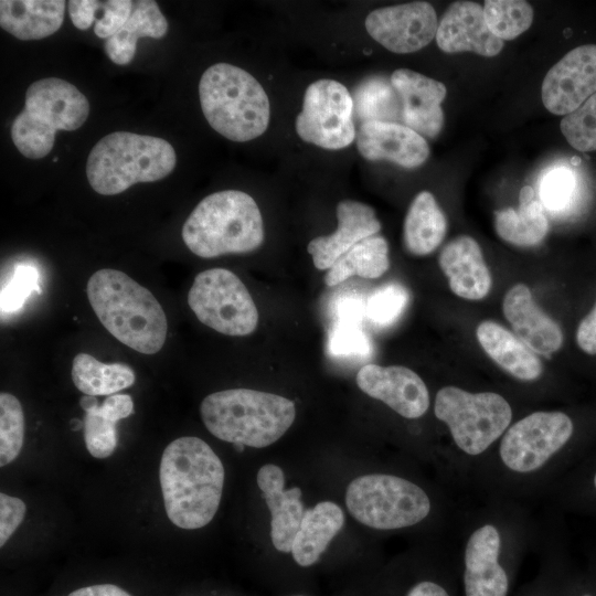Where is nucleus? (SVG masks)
Returning <instances> with one entry per match:
<instances>
[{"label": "nucleus", "mask_w": 596, "mask_h": 596, "mask_svg": "<svg viewBox=\"0 0 596 596\" xmlns=\"http://www.w3.org/2000/svg\"><path fill=\"white\" fill-rule=\"evenodd\" d=\"M483 14L489 30L501 41L513 40L533 21V9L523 0H487Z\"/></svg>", "instance_id": "f704fd0d"}, {"label": "nucleus", "mask_w": 596, "mask_h": 596, "mask_svg": "<svg viewBox=\"0 0 596 596\" xmlns=\"http://www.w3.org/2000/svg\"><path fill=\"white\" fill-rule=\"evenodd\" d=\"M102 2L95 0H70L67 1V10L72 23L78 30H87L94 21L96 13L99 11Z\"/></svg>", "instance_id": "37998d69"}, {"label": "nucleus", "mask_w": 596, "mask_h": 596, "mask_svg": "<svg viewBox=\"0 0 596 596\" xmlns=\"http://www.w3.org/2000/svg\"><path fill=\"white\" fill-rule=\"evenodd\" d=\"M434 412L449 427L455 444L472 456L497 440L512 418L511 406L501 395L470 393L456 386L437 392Z\"/></svg>", "instance_id": "1a4fd4ad"}, {"label": "nucleus", "mask_w": 596, "mask_h": 596, "mask_svg": "<svg viewBox=\"0 0 596 596\" xmlns=\"http://www.w3.org/2000/svg\"><path fill=\"white\" fill-rule=\"evenodd\" d=\"M356 148L370 161L386 160L406 169L422 166L429 156L426 139L401 123L365 121L356 132Z\"/></svg>", "instance_id": "f3484780"}, {"label": "nucleus", "mask_w": 596, "mask_h": 596, "mask_svg": "<svg viewBox=\"0 0 596 596\" xmlns=\"http://www.w3.org/2000/svg\"><path fill=\"white\" fill-rule=\"evenodd\" d=\"M336 320H353L362 322L365 317V300L359 296H342L334 305Z\"/></svg>", "instance_id": "a18cd8bd"}, {"label": "nucleus", "mask_w": 596, "mask_h": 596, "mask_svg": "<svg viewBox=\"0 0 596 596\" xmlns=\"http://www.w3.org/2000/svg\"><path fill=\"white\" fill-rule=\"evenodd\" d=\"M343 523V511L332 501H321L307 509L291 545L295 562L302 567L313 565Z\"/></svg>", "instance_id": "bb28decb"}, {"label": "nucleus", "mask_w": 596, "mask_h": 596, "mask_svg": "<svg viewBox=\"0 0 596 596\" xmlns=\"http://www.w3.org/2000/svg\"><path fill=\"white\" fill-rule=\"evenodd\" d=\"M596 93V45H581L546 73L542 102L554 115H568Z\"/></svg>", "instance_id": "4468645a"}, {"label": "nucleus", "mask_w": 596, "mask_h": 596, "mask_svg": "<svg viewBox=\"0 0 596 596\" xmlns=\"http://www.w3.org/2000/svg\"><path fill=\"white\" fill-rule=\"evenodd\" d=\"M88 114L87 98L73 84L57 77L39 79L28 87L24 107L12 121V141L25 158H43L56 131L78 129Z\"/></svg>", "instance_id": "0eeeda50"}, {"label": "nucleus", "mask_w": 596, "mask_h": 596, "mask_svg": "<svg viewBox=\"0 0 596 596\" xmlns=\"http://www.w3.org/2000/svg\"><path fill=\"white\" fill-rule=\"evenodd\" d=\"M573 434L572 419L562 412H535L514 423L500 443L503 464L517 472L541 468Z\"/></svg>", "instance_id": "f8f14e48"}, {"label": "nucleus", "mask_w": 596, "mask_h": 596, "mask_svg": "<svg viewBox=\"0 0 596 596\" xmlns=\"http://www.w3.org/2000/svg\"><path fill=\"white\" fill-rule=\"evenodd\" d=\"M594 485H595V488H596V473H595V477H594Z\"/></svg>", "instance_id": "09e8293b"}, {"label": "nucleus", "mask_w": 596, "mask_h": 596, "mask_svg": "<svg viewBox=\"0 0 596 596\" xmlns=\"http://www.w3.org/2000/svg\"><path fill=\"white\" fill-rule=\"evenodd\" d=\"M579 192L576 171L556 163L543 171L538 182V196L544 210L553 215L564 214L575 203Z\"/></svg>", "instance_id": "72a5a7b5"}, {"label": "nucleus", "mask_w": 596, "mask_h": 596, "mask_svg": "<svg viewBox=\"0 0 596 596\" xmlns=\"http://www.w3.org/2000/svg\"><path fill=\"white\" fill-rule=\"evenodd\" d=\"M447 220L428 191L419 192L412 201L405 216L403 241L406 249L416 256L434 252L445 238Z\"/></svg>", "instance_id": "c756f323"}, {"label": "nucleus", "mask_w": 596, "mask_h": 596, "mask_svg": "<svg viewBox=\"0 0 596 596\" xmlns=\"http://www.w3.org/2000/svg\"><path fill=\"white\" fill-rule=\"evenodd\" d=\"M67 596H131L114 584H96L73 590Z\"/></svg>", "instance_id": "49530a36"}, {"label": "nucleus", "mask_w": 596, "mask_h": 596, "mask_svg": "<svg viewBox=\"0 0 596 596\" xmlns=\"http://www.w3.org/2000/svg\"><path fill=\"white\" fill-rule=\"evenodd\" d=\"M502 310L515 336L534 353L550 355L562 347L561 327L535 304L526 285L515 284L505 292Z\"/></svg>", "instance_id": "aec40b11"}, {"label": "nucleus", "mask_w": 596, "mask_h": 596, "mask_svg": "<svg viewBox=\"0 0 596 596\" xmlns=\"http://www.w3.org/2000/svg\"><path fill=\"white\" fill-rule=\"evenodd\" d=\"M406 596H449L448 593L434 582H421L409 589Z\"/></svg>", "instance_id": "de8ad7c7"}, {"label": "nucleus", "mask_w": 596, "mask_h": 596, "mask_svg": "<svg viewBox=\"0 0 596 596\" xmlns=\"http://www.w3.org/2000/svg\"><path fill=\"white\" fill-rule=\"evenodd\" d=\"M437 14L425 1L379 8L365 19L368 33L386 50L398 53L419 51L436 38Z\"/></svg>", "instance_id": "ddd939ff"}, {"label": "nucleus", "mask_w": 596, "mask_h": 596, "mask_svg": "<svg viewBox=\"0 0 596 596\" xmlns=\"http://www.w3.org/2000/svg\"><path fill=\"white\" fill-rule=\"evenodd\" d=\"M72 380L84 395H113L136 381L134 370L125 363H103L88 353H78L72 363Z\"/></svg>", "instance_id": "2f4dec72"}, {"label": "nucleus", "mask_w": 596, "mask_h": 596, "mask_svg": "<svg viewBox=\"0 0 596 596\" xmlns=\"http://www.w3.org/2000/svg\"><path fill=\"white\" fill-rule=\"evenodd\" d=\"M494 228L500 238L520 247L535 246L544 240L549 222L532 187L521 189L518 210L508 207L494 212Z\"/></svg>", "instance_id": "cd10ccee"}, {"label": "nucleus", "mask_w": 596, "mask_h": 596, "mask_svg": "<svg viewBox=\"0 0 596 596\" xmlns=\"http://www.w3.org/2000/svg\"><path fill=\"white\" fill-rule=\"evenodd\" d=\"M476 336L485 352L515 379L533 381L542 374L543 365L536 353L499 323L482 321Z\"/></svg>", "instance_id": "a878e982"}, {"label": "nucleus", "mask_w": 596, "mask_h": 596, "mask_svg": "<svg viewBox=\"0 0 596 596\" xmlns=\"http://www.w3.org/2000/svg\"><path fill=\"white\" fill-rule=\"evenodd\" d=\"M585 596H589V595H585Z\"/></svg>", "instance_id": "8fccbe9b"}, {"label": "nucleus", "mask_w": 596, "mask_h": 596, "mask_svg": "<svg viewBox=\"0 0 596 596\" xmlns=\"http://www.w3.org/2000/svg\"><path fill=\"white\" fill-rule=\"evenodd\" d=\"M86 295L100 323L119 342L143 354L166 341V313L150 290L121 270L104 268L87 281Z\"/></svg>", "instance_id": "f03ea898"}, {"label": "nucleus", "mask_w": 596, "mask_h": 596, "mask_svg": "<svg viewBox=\"0 0 596 596\" xmlns=\"http://www.w3.org/2000/svg\"><path fill=\"white\" fill-rule=\"evenodd\" d=\"M561 131L577 151H596V93L561 121Z\"/></svg>", "instance_id": "4c0bfd02"}, {"label": "nucleus", "mask_w": 596, "mask_h": 596, "mask_svg": "<svg viewBox=\"0 0 596 596\" xmlns=\"http://www.w3.org/2000/svg\"><path fill=\"white\" fill-rule=\"evenodd\" d=\"M177 156L167 140L128 131L103 137L86 162L87 180L99 194L115 195L139 182H153L169 175Z\"/></svg>", "instance_id": "423d86ee"}, {"label": "nucleus", "mask_w": 596, "mask_h": 596, "mask_svg": "<svg viewBox=\"0 0 596 596\" xmlns=\"http://www.w3.org/2000/svg\"><path fill=\"white\" fill-rule=\"evenodd\" d=\"M390 267L389 245L380 235L362 240L340 256L328 269L324 284L336 286L349 277L366 279L381 277Z\"/></svg>", "instance_id": "7c9ffc66"}, {"label": "nucleus", "mask_w": 596, "mask_h": 596, "mask_svg": "<svg viewBox=\"0 0 596 596\" xmlns=\"http://www.w3.org/2000/svg\"><path fill=\"white\" fill-rule=\"evenodd\" d=\"M356 384L366 395L382 401L405 418H418L429 406L424 381L406 366L366 364L359 370Z\"/></svg>", "instance_id": "2eb2a0df"}, {"label": "nucleus", "mask_w": 596, "mask_h": 596, "mask_svg": "<svg viewBox=\"0 0 596 596\" xmlns=\"http://www.w3.org/2000/svg\"><path fill=\"white\" fill-rule=\"evenodd\" d=\"M160 486L169 520L178 528L194 530L214 518L223 492L224 466L201 438L180 437L163 450Z\"/></svg>", "instance_id": "f257e3e1"}, {"label": "nucleus", "mask_w": 596, "mask_h": 596, "mask_svg": "<svg viewBox=\"0 0 596 596\" xmlns=\"http://www.w3.org/2000/svg\"><path fill=\"white\" fill-rule=\"evenodd\" d=\"M353 114L365 121L403 123L401 98L384 76L363 79L353 93Z\"/></svg>", "instance_id": "473e14b6"}, {"label": "nucleus", "mask_w": 596, "mask_h": 596, "mask_svg": "<svg viewBox=\"0 0 596 596\" xmlns=\"http://www.w3.org/2000/svg\"><path fill=\"white\" fill-rule=\"evenodd\" d=\"M24 439V415L20 401L12 394H0V466L13 461Z\"/></svg>", "instance_id": "c9c22d12"}, {"label": "nucleus", "mask_w": 596, "mask_h": 596, "mask_svg": "<svg viewBox=\"0 0 596 596\" xmlns=\"http://www.w3.org/2000/svg\"><path fill=\"white\" fill-rule=\"evenodd\" d=\"M345 504L356 521L377 530L412 526L430 511L429 498L417 485L382 473L353 479L347 488Z\"/></svg>", "instance_id": "6e6552de"}, {"label": "nucleus", "mask_w": 596, "mask_h": 596, "mask_svg": "<svg viewBox=\"0 0 596 596\" xmlns=\"http://www.w3.org/2000/svg\"><path fill=\"white\" fill-rule=\"evenodd\" d=\"M200 415L216 438L234 445L264 448L277 441L292 425V401L277 394L230 389L205 396Z\"/></svg>", "instance_id": "7ed1b4c3"}, {"label": "nucleus", "mask_w": 596, "mask_h": 596, "mask_svg": "<svg viewBox=\"0 0 596 596\" xmlns=\"http://www.w3.org/2000/svg\"><path fill=\"white\" fill-rule=\"evenodd\" d=\"M203 115L223 137L245 142L263 135L269 124V99L258 81L227 63L207 67L199 83Z\"/></svg>", "instance_id": "39448f33"}, {"label": "nucleus", "mask_w": 596, "mask_h": 596, "mask_svg": "<svg viewBox=\"0 0 596 596\" xmlns=\"http://www.w3.org/2000/svg\"><path fill=\"white\" fill-rule=\"evenodd\" d=\"M40 274L36 267L20 263L14 266L11 279L1 289V313H13L22 308L30 295L41 292Z\"/></svg>", "instance_id": "ea45409f"}, {"label": "nucleus", "mask_w": 596, "mask_h": 596, "mask_svg": "<svg viewBox=\"0 0 596 596\" xmlns=\"http://www.w3.org/2000/svg\"><path fill=\"white\" fill-rule=\"evenodd\" d=\"M257 485L269 509L270 538L276 550L290 553L292 541L302 520L305 508L301 489H284L285 476L280 467L267 464L257 472Z\"/></svg>", "instance_id": "4be33fe9"}, {"label": "nucleus", "mask_w": 596, "mask_h": 596, "mask_svg": "<svg viewBox=\"0 0 596 596\" xmlns=\"http://www.w3.org/2000/svg\"><path fill=\"white\" fill-rule=\"evenodd\" d=\"M168 32V22L156 1H134L125 25L105 42L107 56L117 65L129 64L136 53L139 38L161 39Z\"/></svg>", "instance_id": "c85d7f7f"}, {"label": "nucleus", "mask_w": 596, "mask_h": 596, "mask_svg": "<svg viewBox=\"0 0 596 596\" xmlns=\"http://www.w3.org/2000/svg\"><path fill=\"white\" fill-rule=\"evenodd\" d=\"M337 217L338 227L332 234L315 237L307 246L315 267L320 270L329 269L352 246L381 230L374 210L359 201H340Z\"/></svg>", "instance_id": "6ab92c4d"}, {"label": "nucleus", "mask_w": 596, "mask_h": 596, "mask_svg": "<svg viewBox=\"0 0 596 596\" xmlns=\"http://www.w3.org/2000/svg\"><path fill=\"white\" fill-rule=\"evenodd\" d=\"M576 342L582 351L596 354V302L588 315L579 322Z\"/></svg>", "instance_id": "c03bdc74"}, {"label": "nucleus", "mask_w": 596, "mask_h": 596, "mask_svg": "<svg viewBox=\"0 0 596 596\" xmlns=\"http://www.w3.org/2000/svg\"><path fill=\"white\" fill-rule=\"evenodd\" d=\"M390 79L401 98L403 124L423 137L435 138L444 125L445 85L407 68L394 71Z\"/></svg>", "instance_id": "dca6fc26"}, {"label": "nucleus", "mask_w": 596, "mask_h": 596, "mask_svg": "<svg viewBox=\"0 0 596 596\" xmlns=\"http://www.w3.org/2000/svg\"><path fill=\"white\" fill-rule=\"evenodd\" d=\"M79 405L84 409V441L95 458H107L117 448L116 424L134 413V401L128 394H113L98 404L96 396L83 395Z\"/></svg>", "instance_id": "b1692460"}, {"label": "nucleus", "mask_w": 596, "mask_h": 596, "mask_svg": "<svg viewBox=\"0 0 596 596\" xmlns=\"http://www.w3.org/2000/svg\"><path fill=\"white\" fill-rule=\"evenodd\" d=\"M500 534L487 524L469 538L465 551L466 596H507L509 579L499 564Z\"/></svg>", "instance_id": "412c9836"}, {"label": "nucleus", "mask_w": 596, "mask_h": 596, "mask_svg": "<svg viewBox=\"0 0 596 596\" xmlns=\"http://www.w3.org/2000/svg\"><path fill=\"white\" fill-rule=\"evenodd\" d=\"M188 304L203 324L222 334L247 336L258 323V310L249 291L225 268L199 273L189 290Z\"/></svg>", "instance_id": "9d476101"}, {"label": "nucleus", "mask_w": 596, "mask_h": 596, "mask_svg": "<svg viewBox=\"0 0 596 596\" xmlns=\"http://www.w3.org/2000/svg\"><path fill=\"white\" fill-rule=\"evenodd\" d=\"M65 8L63 0H1L0 25L19 40H40L61 28Z\"/></svg>", "instance_id": "393cba45"}, {"label": "nucleus", "mask_w": 596, "mask_h": 596, "mask_svg": "<svg viewBox=\"0 0 596 596\" xmlns=\"http://www.w3.org/2000/svg\"><path fill=\"white\" fill-rule=\"evenodd\" d=\"M328 352L333 356H368L371 343L361 322L337 319L328 334Z\"/></svg>", "instance_id": "58836bf2"}, {"label": "nucleus", "mask_w": 596, "mask_h": 596, "mask_svg": "<svg viewBox=\"0 0 596 596\" xmlns=\"http://www.w3.org/2000/svg\"><path fill=\"white\" fill-rule=\"evenodd\" d=\"M438 264L451 291L464 299L480 300L491 288V274L479 244L468 235L451 240L440 252Z\"/></svg>", "instance_id": "5701e85b"}, {"label": "nucleus", "mask_w": 596, "mask_h": 596, "mask_svg": "<svg viewBox=\"0 0 596 596\" xmlns=\"http://www.w3.org/2000/svg\"><path fill=\"white\" fill-rule=\"evenodd\" d=\"M25 503L7 493H0V546L2 547L22 523Z\"/></svg>", "instance_id": "79ce46f5"}, {"label": "nucleus", "mask_w": 596, "mask_h": 596, "mask_svg": "<svg viewBox=\"0 0 596 596\" xmlns=\"http://www.w3.org/2000/svg\"><path fill=\"white\" fill-rule=\"evenodd\" d=\"M134 1L110 0L102 2V17L96 19L94 33L100 39H109L127 22L132 10Z\"/></svg>", "instance_id": "a19ab883"}, {"label": "nucleus", "mask_w": 596, "mask_h": 596, "mask_svg": "<svg viewBox=\"0 0 596 596\" xmlns=\"http://www.w3.org/2000/svg\"><path fill=\"white\" fill-rule=\"evenodd\" d=\"M438 47L445 53L473 52L498 55L503 41L488 28L483 8L472 1H456L443 14L436 32Z\"/></svg>", "instance_id": "a211bd4d"}, {"label": "nucleus", "mask_w": 596, "mask_h": 596, "mask_svg": "<svg viewBox=\"0 0 596 596\" xmlns=\"http://www.w3.org/2000/svg\"><path fill=\"white\" fill-rule=\"evenodd\" d=\"M409 300L407 289L398 283L377 287L365 300V317L377 327L397 321Z\"/></svg>", "instance_id": "e433bc0d"}, {"label": "nucleus", "mask_w": 596, "mask_h": 596, "mask_svg": "<svg viewBox=\"0 0 596 596\" xmlns=\"http://www.w3.org/2000/svg\"><path fill=\"white\" fill-rule=\"evenodd\" d=\"M296 131L306 142L338 150L356 138L353 123V98L348 88L333 79L311 83L304 95L296 118Z\"/></svg>", "instance_id": "9b49d317"}, {"label": "nucleus", "mask_w": 596, "mask_h": 596, "mask_svg": "<svg viewBox=\"0 0 596 596\" xmlns=\"http://www.w3.org/2000/svg\"><path fill=\"white\" fill-rule=\"evenodd\" d=\"M181 236L187 247L202 258L248 253L264 242L263 217L249 194L238 190L219 191L194 207Z\"/></svg>", "instance_id": "20e7f679"}]
</instances>
